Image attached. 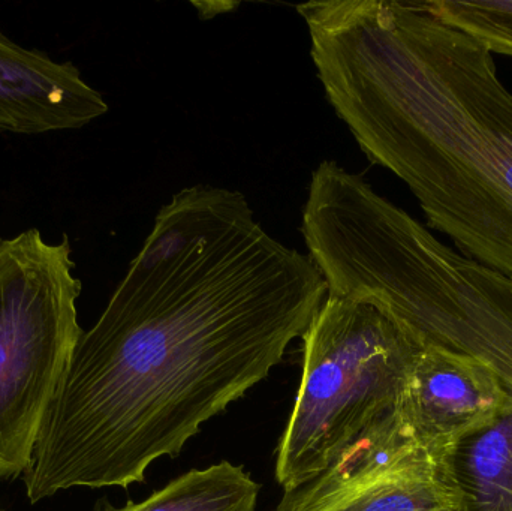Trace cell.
<instances>
[{
	"instance_id": "obj_4",
	"label": "cell",
	"mask_w": 512,
	"mask_h": 511,
	"mask_svg": "<svg viewBox=\"0 0 512 511\" xmlns=\"http://www.w3.org/2000/svg\"><path fill=\"white\" fill-rule=\"evenodd\" d=\"M303 339V372L277 446L276 480L292 491L394 410L420 345L367 303L325 297Z\"/></svg>"
},
{
	"instance_id": "obj_9",
	"label": "cell",
	"mask_w": 512,
	"mask_h": 511,
	"mask_svg": "<svg viewBox=\"0 0 512 511\" xmlns=\"http://www.w3.org/2000/svg\"><path fill=\"white\" fill-rule=\"evenodd\" d=\"M330 511H465L438 462L420 456Z\"/></svg>"
},
{
	"instance_id": "obj_5",
	"label": "cell",
	"mask_w": 512,
	"mask_h": 511,
	"mask_svg": "<svg viewBox=\"0 0 512 511\" xmlns=\"http://www.w3.org/2000/svg\"><path fill=\"white\" fill-rule=\"evenodd\" d=\"M71 242L0 239V480L23 476L84 330Z\"/></svg>"
},
{
	"instance_id": "obj_3",
	"label": "cell",
	"mask_w": 512,
	"mask_h": 511,
	"mask_svg": "<svg viewBox=\"0 0 512 511\" xmlns=\"http://www.w3.org/2000/svg\"><path fill=\"white\" fill-rule=\"evenodd\" d=\"M337 285L418 345L468 354L493 372L507 395L505 410L463 441L444 470L465 511H512V278L454 251L402 207L384 204L349 237Z\"/></svg>"
},
{
	"instance_id": "obj_11",
	"label": "cell",
	"mask_w": 512,
	"mask_h": 511,
	"mask_svg": "<svg viewBox=\"0 0 512 511\" xmlns=\"http://www.w3.org/2000/svg\"><path fill=\"white\" fill-rule=\"evenodd\" d=\"M0 511H2V510H0Z\"/></svg>"
},
{
	"instance_id": "obj_8",
	"label": "cell",
	"mask_w": 512,
	"mask_h": 511,
	"mask_svg": "<svg viewBox=\"0 0 512 511\" xmlns=\"http://www.w3.org/2000/svg\"><path fill=\"white\" fill-rule=\"evenodd\" d=\"M259 492L243 465L224 461L182 474L141 503L98 511H256Z\"/></svg>"
},
{
	"instance_id": "obj_6",
	"label": "cell",
	"mask_w": 512,
	"mask_h": 511,
	"mask_svg": "<svg viewBox=\"0 0 512 511\" xmlns=\"http://www.w3.org/2000/svg\"><path fill=\"white\" fill-rule=\"evenodd\" d=\"M505 404L507 395L480 360L424 344L394 413L415 443L445 468L463 441L499 419Z\"/></svg>"
},
{
	"instance_id": "obj_2",
	"label": "cell",
	"mask_w": 512,
	"mask_h": 511,
	"mask_svg": "<svg viewBox=\"0 0 512 511\" xmlns=\"http://www.w3.org/2000/svg\"><path fill=\"white\" fill-rule=\"evenodd\" d=\"M325 98L432 230L512 278V93L493 54L415 2L301 3Z\"/></svg>"
},
{
	"instance_id": "obj_1",
	"label": "cell",
	"mask_w": 512,
	"mask_h": 511,
	"mask_svg": "<svg viewBox=\"0 0 512 511\" xmlns=\"http://www.w3.org/2000/svg\"><path fill=\"white\" fill-rule=\"evenodd\" d=\"M325 297L309 255L271 237L242 192H177L75 345L21 476L30 503L144 483L268 377Z\"/></svg>"
},
{
	"instance_id": "obj_7",
	"label": "cell",
	"mask_w": 512,
	"mask_h": 511,
	"mask_svg": "<svg viewBox=\"0 0 512 511\" xmlns=\"http://www.w3.org/2000/svg\"><path fill=\"white\" fill-rule=\"evenodd\" d=\"M107 111V101L74 63L21 47L0 30V132L80 129Z\"/></svg>"
},
{
	"instance_id": "obj_10",
	"label": "cell",
	"mask_w": 512,
	"mask_h": 511,
	"mask_svg": "<svg viewBox=\"0 0 512 511\" xmlns=\"http://www.w3.org/2000/svg\"><path fill=\"white\" fill-rule=\"evenodd\" d=\"M421 11L480 41L492 54L512 57V2H415Z\"/></svg>"
}]
</instances>
